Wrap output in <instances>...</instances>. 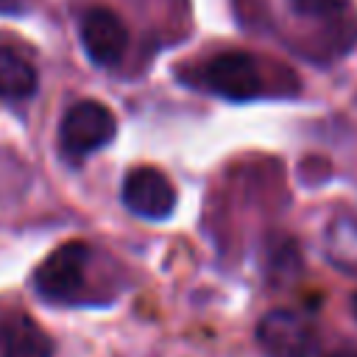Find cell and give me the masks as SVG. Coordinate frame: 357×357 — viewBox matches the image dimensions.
<instances>
[{
    "mask_svg": "<svg viewBox=\"0 0 357 357\" xmlns=\"http://www.w3.org/2000/svg\"><path fill=\"white\" fill-rule=\"evenodd\" d=\"M92 248L81 240H70L50 251L33 271V290L50 304H78L89 284Z\"/></svg>",
    "mask_w": 357,
    "mask_h": 357,
    "instance_id": "1",
    "label": "cell"
},
{
    "mask_svg": "<svg viewBox=\"0 0 357 357\" xmlns=\"http://www.w3.org/2000/svg\"><path fill=\"white\" fill-rule=\"evenodd\" d=\"M117 134V120L100 100L73 103L59 123V148L70 159H84L92 151L109 145Z\"/></svg>",
    "mask_w": 357,
    "mask_h": 357,
    "instance_id": "2",
    "label": "cell"
},
{
    "mask_svg": "<svg viewBox=\"0 0 357 357\" xmlns=\"http://www.w3.org/2000/svg\"><path fill=\"white\" fill-rule=\"evenodd\" d=\"M257 346L265 357H312L318 346L315 326L293 310H271L257 324Z\"/></svg>",
    "mask_w": 357,
    "mask_h": 357,
    "instance_id": "3",
    "label": "cell"
},
{
    "mask_svg": "<svg viewBox=\"0 0 357 357\" xmlns=\"http://www.w3.org/2000/svg\"><path fill=\"white\" fill-rule=\"evenodd\" d=\"M120 198L131 215L145 218V220L170 218L176 209V201H178L173 181L159 167H148V165L126 173Z\"/></svg>",
    "mask_w": 357,
    "mask_h": 357,
    "instance_id": "4",
    "label": "cell"
},
{
    "mask_svg": "<svg viewBox=\"0 0 357 357\" xmlns=\"http://www.w3.org/2000/svg\"><path fill=\"white\" fill-rule=\"evenodd\" d=\"M204 84L229 100H251L262 92V73L259 61L251 53L243 50H229L218 53L212 61L204 67Z\"/></svg>",
    "mask_w": 357,
    "mask_h": 357,
    "instance_id": "5",
    "label": "cell"
},
{
    "mask_svg": "<svg viewBox=\"0 0 357 357\" xmlns=\"http://www.w3.org/2000/svg\"><path fill=\"white\" fill-rule=\"evenodd\" d=\"M78 33H81L84 53L98 67H114L123 59L126 45H128L126 22L120 20V14H114L106 6H95V8L84 11Z\"/></svg>",
    "mask_w": 357,
    "mask_h": 357,
    "instance_id": "6",
    "label": "cell"
},
{
    "mask_svg": "<svg viewBox=\"0 0 357 357\" xmlns=\"http://www.w3.org/2000/svg\"><path fill=\"white\" fill-rule=\"evenodd\" d=\"M53 337L25 312L0 321V357H53Z\"/></svg>",
    "mask_w": 357,
    "mask_h": 357,
    "instance_id": "7",
    "label": "cell"
},
{
    "mask_svg": "<svg viewBox=\"0 0 357 357\" xmlns=\"http://www.w3.org/2000/svg\"><path fill=\"white\" fill-rule=\"evenodd\" d=\"M39 75L36 67L11 47H0V98L25 100L36 92Z\"/></svg>",
    "mask_w": 357,
    "mask_h": 357,
    "instance_id": "8",
    "label": "cell"
},
{
    "mask_svg": "<svg viewBox=\"0 0 357 357\" xmlns=\"http://www.w3.org/2000/svg\"><path fill=\"white\" fill-rule=\"evenodd\" d=\"M351 0H290L293 11L301 17H312V20H329L337 17L349 8Z\"/></svg>",
    "mask_w": 357,
    "mask_h": 357,
    "instance_id": "9",
    "label": "cell"
},
{
    "mask_svg": "<svg viewBox=\"0 0 357 357\" xmlns=\"http://www.w3.org/2000/svg\"><path fill=\"white\" fill-rule=\"evenodd\" d=\"M25 8H28V0H0V14H3V17L22 14Z\"/></svg>",
    "mask_w": 357,
    "mask_h": 357,
    "instance_id": "10",
    "label": "cell"
},
{
    "mask_svg": "<svg viewBox=\"0 0 357 357\" xmlns=\"http://www.w3.org/2000/svg\"><path fill=\"white\" fill-rule=\"evenodd\" d=\"M326 357H357V346H340V349L329 351Z\"/></svg>",
    "mask_w": 357,
    "mask_h": 357,
    "instance_id": "11",
    "label": "cell"
},
{
    "mask_svg": "<svg viewBox=\"0 0 357 357\" xmlns=\"http://www.w3.org/2000/svg\"><path fill=\"white\" fill-rule=\"evenodd\" d=\"M351 312H354V318H357V293H354V298H351Z\"/></svg>",
    "mask_w": 357,
    "mask_h": 357,
    "instance_id": "12",
    "label": "cell"
}]
</instances>
